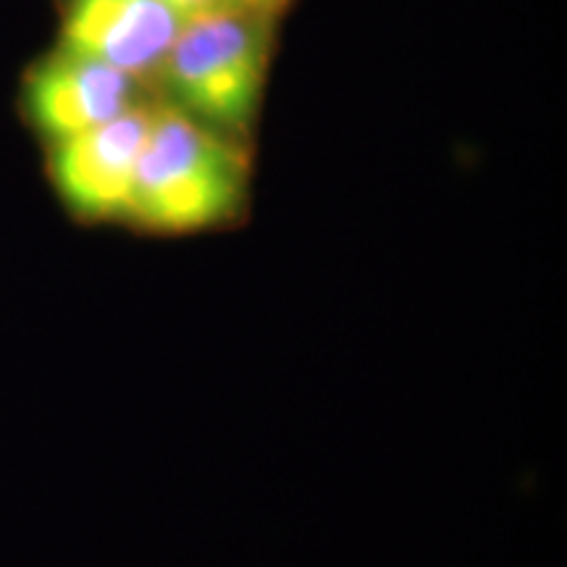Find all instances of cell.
Wrapping results in <instances>:
<instances>
[{"instance_id": "6da1fadb", "label": "cell", "mask_w": 567, "mask_h": 567, "mask_svg": "<svg viewBox=\"0 0 567 567\" xmlns=\"http://www.w3.org/2000/svg\"><path fill=\"white\" fill-rule=\"evenodd\" d=\"M247 189L245 142L155 101L126 224L155 234L216 229L243 213Z\"/></svg>"}, {"instance_id": "7a4b0ae2", "label": "cell", "mask_w": 567, "mask_h": 567, "mask_svg": "<svg viewBox=\"0 0 567 567\" xmlns=\"http://www.w3.org/2000/svg\"><path fill=\"white\" fill-rule=\"evenodd\" d=\"M279 19L229 6L184 21L155 80L161 101L245 142L264 105Z\"/></svg>"}, {"instance_id": "3957f363", "label": "cell", "mask_w": 567, "mask_h": 567, "mask_svg": "<svg viewBox=\"0 0 567 567\" xmlns=\"http://www.w3.org/2000/svg\"><path fill=\"white\" fill-rule=\"evenodd\" d=\"M153 111L155 101L147 97L95 130L48 145L53 189L76 218L126 221Z\"/></svg>"}, {"instance_id": "277c9868", "label": "cell", "mask_w": 567, "mask_h": 567, "mask_svg": "<svg viewBox=\"0 0 567 567\" xmlns=\"http://www.w3.org/2000/svg\"><path fill=\"white\" fill-rule=\"evenodd\" d=\"M147 97V84L61 45L32 63L21 87L27 122L48 145L95 130Z\"/></svg>"}, {"instance_id": "5b68a950", "label": "cell", "mask_w": 567, "mask_h": 567, "mask_svg": "<svg viewBox=\"0 0 567 567\" xmlns=\"http://www.w3.org/2000/svg\"><path fill=\"white\" fill-rule=\"evenodd\" d=\"M182 24L163 0H66L59 45L155 84Z\"/></svg>"}, {"instance_id": "8992f818", "label": "cell", "mask_w": 567, "mask_h": 567, "mask_svg": "<svg viewBox=\"0 0 567 567\" xmlns=\"http://www.w3.org/2000/svg\"><path fill=\"white\" fill-rule=\"evenodd\" d=\"M163 3H166L174 13H179L184 21L205 17V13L221 11V9H229V6H234L231 0H163Z\"/></svg>"}, {"instance_id": "52a82bcc", "label": "cell", "mask_w": 567, "mask_h": 567, "mask_svg": "<svg viewBox=\"0 0 567 567\" xmlns=\"http://www.w3.org/2000/svg\"><path fill=\"white\" fill-rule=\"evenodd\" d=\"M231 3L234 6H245V9L274 13V17H281V13L287 11V6L292 3V0H231Z\"/></svg>"}]
</instances>
